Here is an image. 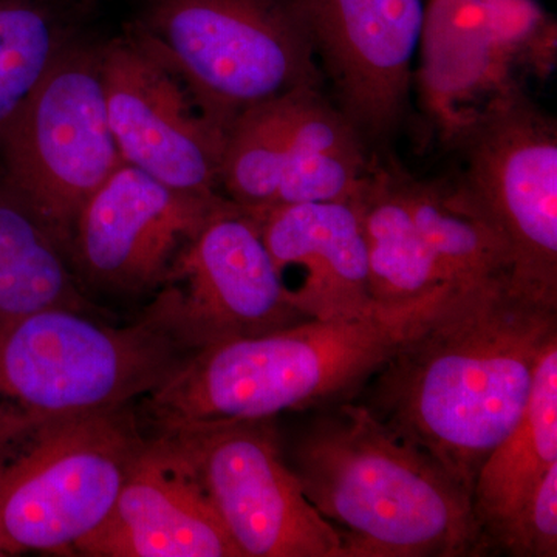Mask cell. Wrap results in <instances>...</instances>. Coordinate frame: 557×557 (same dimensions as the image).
Masks as SVG:
<instances>
[{
    "mask_svg": "<svg viewBox=\"0 0 557 557\" xmlns=\"http://www.w3.org/2000/svg\"><path fill=\"white\" fill-rule=\"evenodd\" d=\"M557 309L508 278L450 289L368 381V406L471 494L475 474L528 405Z\"/></svg>",
    "mask_w": 557,
    "mask_h": 557,
    "instance_id": "obj_1",
    "label": "cell"
},
{
    "mask_svg": "<svg viewBox=\"0 0 557 557\" xmlns=\"http://www.w3.org/2000/svg\"><path fill=\"white\" fill-rule=\"evenodd\" d=\"M453 288L197 348L164 386L138 403L139 417L160 434L215 421L274 420L350 397Z\"/></svg>",
    "mask_w": 557,
    "mask_h": 557,
    "instance_id": "obj_2",
    "label": "cell"
},
{
    "mask_svg": "<svg viewBox=\"0 0 557 557\" xmlns=\"http://www.w3.org/2000/svg\"><path fill=\"white\" fill-rule=\"evenodd\" d=\"M289 465L344 557L487 555L471 494L364 403L314 421Z\"/></svg>",
    "mask_w": 557,
    "mask_h": 557,
    "instance_id": "obj_3",
    "label": "cell"
},
{
    "mask_svg": "<svg viewBox=\"0 0 557 557\" xmlns=\"http://www.w3.org/2000/svg\"><path fill=\"white\" fill-rule=\"evenodd\" d=\"M196 350L166 288L126 322L64 307L0 322V450L58 421L138 405Z\"/></svg>",
    "mask_w": 557,
    "mask_h": 557,
    "instance_id": "obj_4",
    "label": "cell"
},
{
    "mask_svg": "<svg viewBox=\"0 0 557 557\" xmlns=\"http://www.w3.org/2000/svg\"><path fill=\"white\" fill-rule=\"evenodd\" d=\"M132 36L225 135L247 110L324 84L299 0H149Z\"/></svg>",
    "mask_w": 557,
    "mask_h": 557,
    "instance_id": "obj_5",
    "label": "cell"
},
{
    "mask_svg": "<svg viewBox=\"0 0 557 557\" xmlns=\"http://www.w3.org/2000/svg\"><path fill=\"white\" fill-rule=\"evenodd\" d=\"M138 405L69 418L0 450V552L73 555L148 448Z\"/></svg>",
    "mask_w": 557,
    "mask_h": 557,
    "instance_id": "obj_6",
    "label": "cell"
},
{
    "mask_svg": "<svg viewBox=\"0 0 557 557\" xmlns=\"http://www.w3.org/2000/svg\"><path fill=\"white\" fill-rule=\"evenodd\" d=\"M123 163L110 129L101 46L70 39L0 137V177L69 251L81 209Z\"/></svg>",
    "mask_w": 557,
    "mask_h": 557,
    "instance_id": "obj_7",
    "label": "cell"
},
{
    "mask_svg": "<svg viewBox=\"0 0 557 557\" xmlns=\"http://www.w3.org/2000/svg\"><path fill=\"white\" fill-rule=\"evenodd\" d=\"M467 156L460 182L504 237L509 284L557 309V129L522 90L494 98L454 135Z\"/></svg>",
    "mask_w": 557,
    "mask_h": 557,
    "instance_id": "obj_8",
    "label": "cell"
},
{
    "mask_svg": "<svg viewBox=\"0 0 557 557\" xmlns=\"http://www.w3.org/2000/svg\"><path fill=\"white\" fill-rule=\"evenodd\" d=\"M160 434L193 465L242 557H344L282 453L273 418Z\"/></svg>",
    "mask_w": 557,
    "mask_h": 557,
    "instance_id": "obj_9",
    "label": "cell"
},
{
    "mask_svg": "<svg viewBox=\"0 0 557 557\" xmlns=\"http://www.w3.org/2000/svg\"><path fill=\"white\" fill-rule=\"evenodd\" d=\"M226 200L178 193L121 163L91 194L70 234L81 285L90 298H152L183 247Z\"/></svg>",
    "mask_w": 557,
    "mask_h": 557,
    "instance_id": "obj_10",
    "label": "cell"
},
{
    "mask_svg": "<svg viewBox=\"0 0 557 557\" xmlns=\"http://www.w3.org/2000/svg\"><path fill=\"white\" fill-rule=\"evenodd\" d=\"M163 287L196 348L309 319L282 285L258 214L230 200L183 247Z\"/></svg>",
    "mask_w": 557,
    "mask_h": 557,
    "instance_id": "obj_11",
    "label": "cell"
},
{
    "mask_svg": "<svg viewBox=\"0 0 557 557\" xmlns=\"http://www.w3.org/2000/svg\"><path fill=\"white\" fill-rule=\"evenodd\" d=\"M110 129L123 163L199 197H219L225 132L134 36L101 46Z\"/></svg>",
    "mask_w": 557,
    "mask_h": 557,
    "instance_id": "obj_12",
    "label": "cell"
},
{
    "mask_svg": "<svg viewBox=\"0 0 557 557\" xmlns=\"http://www.w3.org/2000/svg\"><path fill=\"white\" fill-rule=\"evenodd\" d=\"M336 106L366 143L398 129L423 33L421 0H299Z\"/></svg>",
    "mask_w": 557,
    "mask_h": 557,
    "instance_id": "obj_13",
    "label": "cell"
},
{
    "mask_svg": "<svg viewBox=\"0 0 557 557\" xmlns=\"http://www.w3.org/2000/svg\"><path fill=\"white\" fill-rule=\"evenodd\" d=\"M73 555L242 557L193 465L163 434H150L108 518Z\"/></svg>",
    "mask_w": 557,
    "mask_h": 557,
    "instance_id": "obj_14",
    "label": "cell"
},
{
    "mask_svg": "<svg viewBox=\"0 0 557 557\" xmlns=\"http://www.w3.org/2000/svg\"><path fill=\"white\" fill-rule=\"evenodd\" d=\"M258 218L282 285L304 317H348L375 306L354 201L287 205Z\"/></svg>",
    "mask_w": 557,
    "mask_h": 557,
    "instance_id": "obj_15",
    "label": "cell"
},
{
    "mask_svg": "<svg viewBox=\"0 0 557 557\" xmlns=\"http://www.w3.org/2000/svg\"><path fill=\"white\" fill-rule=\"evenodd\" d=\"M368 152L366 139L322 89L289 91L281 180L271 208L351 200L368 172Z\"/></svg>",
    "mask_w": 557,
    "mask_h": 557,
    "instance_id": "obj_16",
    "label": "cell"
},
{
    "mask_svg": "<svg viewBox=\"0 0 557 557\" xmlns=\"http://www.w3.org/2000/svg\"><path fill=\"white\" fill-rule=\"evenodd\" d=\"M557 463V338L539 359L533 392L511 432L491 450L475 474L472 511L487 553L525 504L531 491Z\"/></svg>",
    "mask_w": 557,
    "mask_h": 557,
    "instance_id": "obj_17",
    "label": "cell"
},
{
    "mask_svg": "<svg viewBox=\"0 0 557 557\" xmlns=\"http://www.w3.org/2000/svg\"><path fill=\"white\" fill-rule=\"evenodd\" d=\"M399 168L373 153L351 197L368 249L370 289L383 304L408 302L454 287L418 233Z\"/></svg>",
    "mask_w": 557,
    "mask_h": 557,
    "instance_id": "obj_18",
    "label": "cell"
},
{
    "mask_svg": "<svg viewBox=\"0 0 557 557\" xmlns=\"http://www.w3.org/2000/svg\"><path fill=\"white\" fill-rule=\"evenodd\" d=\"M51 307L113 318L87 295L57 234L0 177V322Z\"/></svg>",
    "mask_w": 557,
    "mask_h": 557,
    "instance_id": "obj_19",
    "label": "cell"
},
{
    "mask_svg": "<svg viewBox=\"0 0 557 557\" xmlns=\"http://www.w3.org/2000/svg\"><path fill=\"white\" fill-rule=\"evenodd\" d=\"M399 180L421 239L454 287L509 281L507 244L461 183L424 182L403 168Z\"/></svg>",
    "mask_w": 557,
    "mask_h": 557,
    "instance_id": "obj_20",
    "label": "cell"
},
{
    "mask_svg": "<svg viewBox=\"0 0 557 557\" xmlns=\"http://www.w3.org/2000/svg\"><path fill=\"white\" fill-rule=\"evenodd\" d=\"M49 0H0V137L70 38Z\"/></svg>",
    "mask_w": 557,
    "mask_h": 557,
    "instance_id": "obj_21",
    "label": "cell"
},
{
    "mask_svg": "<svg viewBox=\"0 0 557 557\" xmlns=\"http://www.w3.org/2000/svg\"><path fill=\"white\" fill-rule=\"evenodd\" d=\"M494 51L509 69L548 75L556 64V22L536 0H480Z\"/></svg>",
    "mask_w": 557,
    "mask_h": 557,
    "instance_id": "obj_22",
    "label": "cell"
},
{
    "mask_svg": "<svg viewBox=\"0 0 557 557\" xmlns=\"http://www.w3.org/2000/svg\"><path fill=\"white\" fill-rule=\"evenodd\" d=\"M494 552L515 557L557 556V463L539 480Z\"/></svg>",
    "mask_w": 557,
    "mask_h": 557,
    "instance_id": "obj_23",
    "label": "cell"
},
{
    "mask_svg": "<svg viewBox=\"0 0 557 557\" xmlns=\"http://www.w3.org/2000/svg\"><path fill=\"white\" fill-rule=\"evenodd\" d=\"M0 556H3V555H2V552H0Z\"/></svg>",
    "mask_w": 557,
    "mask_h": 557,
    "instance_id": "obj_24",
    "label": "cell"
},
{
    "mask_svg": "<svg viewBox=\"0 0 557 557\" xmlns=\"http://www.w3.org/2000/svg\"><path fill=\"white\" fill-rule=\"evenodd\" d=\"M49 2H53V0H49Z\"/></svg>",
    "mask_w": 557,
    "mask_h": 557,
    "instance_id": "obj_25",
    "label": "cell"
}]
</instances>
